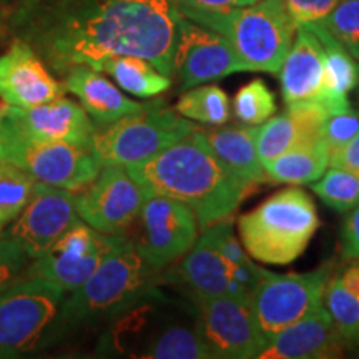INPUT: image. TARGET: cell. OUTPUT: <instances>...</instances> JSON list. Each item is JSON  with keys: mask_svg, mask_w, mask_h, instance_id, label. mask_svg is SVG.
Instances as JSON below:
<instances>
[{"mask_svg": "<svg viewBox=\"0 0 359 359\" xmlns=\"http://www.w3.org/2000/svg\"><path fill=\"white\" fill-rule=\"evenodd\" d=\"M178 17L177 0H17L7 27L60 77L118 55L147 58L172 77Z\"/></svg>", "mask_w": 359, "mask_h": 359, "instance_id": "6da1fadb", "label": "cell"}, {"mask_svg": "<svg viewBox=\"0 0 359 359\" xmlns=\"http://www.w3.org/2000/svg\"><path fill=\"white\" fill-rule=\"evenodd\" d=\"M127 168L147 196H172L190 206L200 230L230 218L255 188L213 154L200 128Z\"/></svg>", "mask_w": 359, "mask_h": 359, "instance_id": "7a4b0ae2", "label": "cell"}, {"mask_svg": "<svg viewBox=\"0 0 359 359\" xmlns=\"http://www.w3.org/2000/svg\"><path fill=\"white\" fill-rule=\"evenodd\" d=\"M160 273L127 238L83 285L62 299L35 349L52 348L83 331L110 326L160 288L165 281Z\"/></svg>", "mask_w": 359, "mask_h": 359, "instance_id": "3957f363", "label": "cell"}, {"mask_svg": "<svg viewBox=\"0 0 359 359\" xmlns=\"http://www.w3.org/2000/svg\"><path fill=\"white\" fill-rule=\"evenodd\" d=\"M177 7L188 20L222 34L248 72L278 75L296 34L285 0H257L250 6L222 11L178 4Z\"/></svg>", "mask_w": 359, "mask_h": 359, "instance_id": "277c9868", "label": "cell"}, {"mask_svg": "<svg viewBox=\"0 0 359 359\" xmlns=\"http://www.w3.org/2000/svg\"><path fill=\"white\" fill-rule=\"evenodd\" d=\"M105 343L116 353L150 359H210L196 331V304L165 298L160 288L111 323Z\"/></svg>", "mask_w": 359, "mask_h": 359, "instance_id": "5b68a950", "label": "cell"}, {"mask_svg": "<svg viewBox=\"0 0 359 359\" xmlns=\"http://www.w3.org/2000/svg\"><path fill=\"white\" fill-rule=\"evenodd\" d=\"M320 228L316 205L296 185L273 193L238 218V233L246 253L257 262L290 264L308 248Z\"/></svg>", "mask_w": 359, "mask_h": 359, "instance_id": "8992f818", "label": "cell"}, {"mask_svg": "<svg viewBox=\"0 0 359 359\" xmlns=\"http://www.w3.org/2000/svg\"><path fill=\"white\" fill-rule=\"evenodd\" d=\"M196 128L177 110L165 107L161 100H154L138 114L97 127L90 150L102 167H132L160 154Z\"/></svg>", "mask_w": 359, "mask_h": 359, "instance_id": "52a82bcc", "label": "cell"}, {"mask_svg": "<svg viewBox=\"0 0 359 359\" xmlns=\"http://www.w3.org/2000/svg\"><path fill=\"white\" fill-rule=\"evenodd\" d=\"M65 291L40 276L13 281L0 296V359L19 358L37 346Z\"/></svg>", "mask_w": 359, "mask_h": 359, "instance_id": "ba28073f", "label": "cell"}, {"mask_svg": "<svg viewBox=\"0 0 359 359\" xmlns=\"http://www.w3.org/2000/svg\"><path fill=\"white\" fill-rule=\"evenodd\" d=\"M333 273V263L321 264L309 273L276 275L266 271L250 298L264 338H273L281 330L321 308L326 285Z\"/></svg>", "mask_w": 359, "mask_h": 359, "instance_id": "9c48e42d", "label": "cell"}, {"mask_svg": "<svg viewBox=\"0 0 359 359\" xmlns=\"http://www.w3.org/2000/svg\"><path fill=\"white\" fill-rule=\"evenodd\" d=\"M127 238V235L97 231L79 219L43 255L25 266L24 276L45 278L64 291H74L83 285L103 259L114 253Z\"/></svg>", "mask_w": 359, "mask_h": 359, "instance_id": "30bf717a", "label": "cell"}, {"mask_svg": "<svg viewBox=\"0 0 359 359\" xmlns=\"http://www.w3.org/2000/svg\"><path fill=\"white\" fill-rule=\"evenodd\" d=\"M130 238L151 266L163 269L185 257L198 238L200 224L190 206L165 195H148Z\"/></svg>", "mask_w": 359, "mask_h": 359, "instance_id": "8fae6325", "label": "cell"}, {"mask_svg": "<svg viewBox=\"0 0 359 359\" xmlns=\"http://www.w3.org/2000/svg\"><path fill=\"white\" fill-rule=\"evenodd\" d=\"M195 304L196 331L210 359L258 358L266 346L250 299L217 296Z\"/></svg>", "mask_w": 359, "mask_h": 359, "instance_id": "7c38bea8", "label": "cell"}, {"mask_svg": "<svg viewBox=\"0 0 359 359\" xmlns=\"http://www.w3.org/2000/svg\"><path fill=\"white\" fill-rule=\"evenodd\" d=\"M4 160L17 165L37 182L74 193L90 185L102 168L90 148L60 142H32L7 132Z\"/></svg>", "mask_w": 359, "mask_h": 359, "instance_id": "4fadbf2b", "label": "cell"}, {"mask_svg": "<svg viewBox=\"0 0 359 359\" xmlns=\"http://www.w3.org/2000/svg\"><path fill=\"white\" fill-rule=\"evenodd\" d=\"M147 193L127 167L105 165L90 185L75 195L79 218L93 230L127 235L137 222Z\"/></svg>", "mask_w": 359, "mask_h": 359, "instance_id": "5bb4252c", "label": "cell"}, {"mask_svg": "<svg viewBox=\"0 0 359 359\" xmlns=\"http://www.w3.org/2000/svg\"><path fill=\"white\" fill-rule=\"evenodd\" d=\"M248 72L243 62L222 34L188 20L180 13L173 48V74L178 77L180 90L213 82Z\"/></svg>", "mask_w": 359, "mask_h": 359, "instance_id": "9a60e30c", "label": "cell"}, {"mask_svg": "<svg viewBox=\"0 0 359 359\" xmlns=\"http://www.w3.org/2000/svg\"><path fill=\"white\" fill-rule=\"evenodd\" d=\"M0 125L8 135L32 142H60L90 148L97 125L77 102L65 97L34 107H0Z\"/></svg>", "mask_w": 359, "mask_h": 359, "instance_id": "2e32d148", "label": "cell"}, {"mask_svg": "<svg viewBox=\"0 0 359 359\" xmlns=\"http://www.w3.org/2000/svg\"><path fill=\"white\" fill-rule=\"evenodd\" d=\"M79 219L74 191L35 182L29 203L4 236L17 241L29 259H35Z\"/></svg>", "mask_w": 359, "mask_h": 359, "instance_id": "e0dca14e", "label": "cell"}, {"mask_svg": "<svg viewBox=\"0 0 359 359\" xmlns=\"http://www.w3.org/2000/svg\"><path fill=\"white\" fill-rule=\"evenodd\" d=\"M64 82L32 50L30 45L13 39L0 55V98L13 107H34L64 97Z\"/></svg>", "mask_w": 359, "mask_h": 359, "instance_id": "ac0fdd59", "label": "cell"}, {"mask_svg": "<svg viewBox=\"0 0 359 359\" xmlns=\"http://www.w3.org/2000/svg\"><path fill=\"white\" fill-rule=\"evenodd\" d=\"M178 278L195 303L217 296L251 298L250 291L233 276L231 264L219 255L208 230L201 231V236L196 238L195 245L182 258Z\"/></svg>", "mask_w": 359, "mask_h": 359, "instance_id": "d6986e66", "label": "cell"}, {"mask_svg": "<svg viewBox=\"0 0 359 359\" xmlns=\"http://www.w3.org/2000/svg\"><path fill=\"white\" fill-rule=\"evenodd\" d=\"M343 336L325 304L268 339L258 359H326L341 356Z\"/></svg>", "mask_w": 359, "mask_h": 359, "instance_id": "ffe728a7", "label": "cell"}, {"mask_svg": "<svg viewBox=\"0 0 359 359\" xmlns=\"http://www.w3.org/2000/svg\"><path fill=\"white\" fill-rule=\"evenodd\" d=\"M288 53L278 72L286 105L321 103L325 83V47L306 25L296 29Z\"/></svg>", "mask_w": 359, "mask_h": 359, "instance_id": "44dd1931", "label": "cell"}, {"mask_svg": "<svg viewBox=\"0 0 359 359\" xmlns=\"http://www.w3.org/2000/svg\"><path fill=\"white\" fill-rule=\"evenodd\" d=\"M330 116L321 103H299L286 105L281 115L269 116L266 122L255 127V147L262 163L275 160L276 156L321 138V125Z\"/></svg>", "mask_w": 359, "mask_h": 359, "instance_id": "7402d4cb", "label": "cell"}, {"mask_svg": "<svg viewBox=\"0 0 359 359\" xmlns=\"http://www.w3.org/2000/svg\"><path fill=\"white\" fill-rule=\"evenodd\" d=\"M67 92L79 98L82 109L87 111L97 127L114 123L123 116L145 110L150 102H135L103 77L102 72L87 65H77L64 75Z\"/></svg>", "mask_w": 359, "mask_h": 359, "instance_id": "603a6c76", "label": "cell"}, {"mask_svg": "<svg viewBox=\"0 0 359 359\" xmlns=\"http://www.w3.org/2000/svg\"><path fill=\"white\" fill-rule=\"evenodd\" d=\"M201 137L219 160L251 187L268 182L255 147V127H217L201 130Z\"/></svg>", "mask_w": 359, "mask_h": 359, "instance_id": "cb8c5ba5", "label": "cell"}, {"mask_svg": "<svg viewBox=\"0 0 359 359\" xmlns=\"http://www.w3.org/2000/svg\"><path fill=\"white\" fill-rule=\"evenodd\" d=\"M306 27L316 34L325 47V83H323L321 105L330 115L346 111L351 109L348 93L359 83L358 60H354L321 24Z\"/></svg>", "mask_w": 359, "mask_h": 359, "instance_id": "d4e9b609", "label": "cell"}, {"mask_svg": "<svg viewBox=\"0 0 359 359\" xmlns=\"http://www.w3.org/2000/svg\"><path fill=\"white\" fill-rule=\"evenodd\" d=\"M331 150L321 138L298 145L263 165L266 180L283 185H311L330 167Z\"/></svg>", "mask_w": 359, "mask_h": 359, "instance_id": "484cf974", "label": "cell"}, {"mask_svg": "<svg viewBox=\"0 0 359 359\" xmlns=\"http://www.w3.org/2000/svg\"><path fill=\"white\" fill-rule=\"evenodd\" d=\"M98 72L109 74L120 88L138 98H151L167 92L172 80L147 58L135 55L110 57L102 62Z\"/></svg>", "mask_w": 359, "mask_h": 359, "instance_id": "4316f807", "label": "cell"}, {"mask_svg": "<svg viewBox=\"0 0 359 359\" xmlns=\"http://www.w3.org/2000/svg\"><path fill=\"white\" fill-rule=\"evenodd\" d=\"M177 114L193 122L224 125L231 118L230 97L218 85L201 83L183 92L177 103Z\"/></svg>", "mask_w": 359, "mask_h": 359, "instance_id": "83f0119b", "label": "cell"}, {"mask_svg": "<svg viewBox=\"0 0 359 359\" xmlns=\"http://www.w3.org/2000/svg\"><path fill=\"white\" fill-rule=\"evenodd\" d=\"M35 182L37 180L17 165L0 161V233L15 222L29 203Z\"/></svg>", "mask_w": 359, "mask_h": 359, "instance_id": "f1b7e54d", "label": "cell"}, {"mask_svg": "<svg viewBox=\"0 0 359 359\" xmlns=\"http://www.w3.org/2000/svg\"><path fill=\"white\" fill-rule=\"evenodd\" d=\"M323 304L333 318L341 336L346 341L354 339L359 330V294L346 288L336 273L327 281Z\"/></svg>", "mask_w": 359, "mask_h": 359, "instance_id": "f546056e", "label": "cell"}, {"mask_svg": "<svg viewBox=\"0 0 359 359\" xmlns=\"http://www.w3.org/2000/svg\"><path fill=\"white\" fill-rule=\"evenodd\" d=\"M276 100L263 80H251L236 92L231 115L246 127H257L276 114Z\"/></svg>", "mask_w": 359, "mask_h": 359, "instance_id": "4dcf8cb0", "label": "cell"}, {"mask_svg": "<svg viewBox=\"0 0 359 359\" xmlns=\"http://www.w3.org/2000/svg\"><path fill=\"white\" fill-rule=\"evenodd\" d=\"M311 185V190L334 212L346 213L359 205V180L354 172L331 168Z\"/></svg>", "mask_w": 359, "mask_h": 359, "instance_id": "1f68e13d", "label": "cell"}, {"mask_svg": "<svg viewBox=\"0 0 359 359\" xmlns=\"http://www.w3.org/2000/svg\"><path fill=\"white\" fill-rule=\"evenodd\" d=\"M321 25L359 62V0H341Z\"/></svg>", "mask_w": 359, "mask_h": 359, "instance_id": "d6a6232c", "label": "cell"}, {"mask_svg": "<svg viewBox=\"0 0 359 359\" xmlns=\"http://www.w3.org/2000/svg\"><path fill=\"white\" fill-rule=\"evenodd\" d=\"M359 132V111L346 110L330 115L321 125V140L330 150H334L351 140Z\"/></svg>", "mask_w": 359, "mask_h": 359, "instance_id": "836d02e7", "label": "cell"}, {"mask_svg": "<svg viewBox=\"0 0 359 359\" xmlns=\"http://www.w3.org/2000/svg\"><path fill=\"white\" fill-rule=\"evenodd\" d=\"M29 257L12 238H0V296L24 273Z\"/></svg>", "mask_w": 359, "mask_h": 359, "instance_id": "e575fe53", "label": "cell"}, {"mask_svg": "<svg viewBox=\"0 0 359 359\" xmlns=\"http://www.w3.org/2000/svg\"><path fill=\"white\" fill-rule=\"evenodd\" d=\"M341 0H285L296 29L302 25L321 24Z\"/></svg>", "mask_w": 359, "mask_h": 359, "instance_id": "d590c367", "label": "cell"}, {"mask_svg": "<svg viewBox=\"0 0 359 359\" xmlns=\"http://www.w3.org/2000/svg\"><path fill=\"white\" fill-rule=\"evenodd\" d=\"M341 255L349 262H359V205L346 212L341 226Z\"/></svg>", "mask_w": 359, "mask_h": 359, "instance_id": "8d00e7d4", "label": "cell"}, {"mask_svg": "<svg viewBox=\"0 0 359 359\" xmlns=\"http://www.w3.org/2000/svg\"><path fill=\"white\" fill-rule=\"evenodd\" d=\"M330 167L354 173L359 172V132L344 145L331 150Z\"/></svg>", "mask_w": 359, "mask_h": 359, "instance_id": "74e56055", "label": "cell"}, {"mask_svg": "<svg viewBox=\"0 0 359 359\" xmlns=\"http://www.w3.org/2000/svg\"><path fill=\"white\" fill-rule=\"evenodd\" d=\"M257 0H177L178 6H188L196 8H208V11H222V8L245 7L255 4Z\"/></svg>", "mask_w": 359, "mask_h": 359, "instance_id": "f35d334b", "label": "cell"}, {"mask_svg": "<svg viewBox=\"0 0 359 359\" xmlns=\"http://www.w3.org/2000/svg\"><path fill=\"white\" fill-rule=\"evenodd\" d=\"M339 281L343 283L346 288H349L354 293L359 294V263L351 264V266L344 268L341 273H336Z\"/></svg>", "mask_w": 359, "mask_h": 359, "instance_id": "ab89813d", "label": "cell"}, {"mask_svg": "<svg viewBox=\"0 0 359 359\" xmlns=\"http://www.w3.org/2000/svg\"><path fill=\"white\" fill-rule=\"evenodd\" d=\"M4 143H6V132H4V127L0 125V161L4 160Z\"/></svg>", "mask_w": 359, "mask_h": 359, "instance_id": "60d3db41", "label": "cell"}, {"mask_svg": "<svg viewBox=\"0 0 359 359\" xmlns=\"http://www.w3.org/2000/svg\"><path fill=\"white\" fill-rule=\"evenodd\" d=\"M354 341H356V343L359 344V330H358V333H356V336H354Z\"/></svg>", "mask_w": 359, "mask_h": 359, "instance_id": "b9f144b4", "label": "cell"}, {"mask_svg": "<svg viewBox=\"0 0 359 359\" xmlns=\"http://www.w3.org/2000/svg\"><path fill=\"white\" fill-rule=\"evenodd\" d=\"M356 175H358V180H359V172H358V173H356Z\"/></svg>", "mask_w": 359, "mask_h": 359, "instance_id": "7bdbcfd3", "label": "cell"}]
</instances>
